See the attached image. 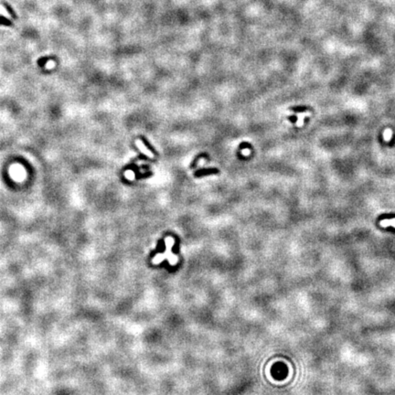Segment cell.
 Masks as SVG:
<instances>
[{"instance_id":"1","label":"cell","mask_w":395,"mask_h":395,"mask_svg":"<svg viewBox=\"0 0 395 395\" xmlns=\"http://www.w3.org/2000/svg\"><path fill=\"white\" fill-rule=\"evenodd\" d=\"M391 135H392L391 130V129H386L385 132H384V134H383L384 140H385V141H390V140H391Z\"/></svg>"},{"instance_id":"2","label":"cell","mask_w":395,"mask_h":395,"mask_svg":"<svg viewBox=\"0 0 395 395\" xmlns=\"http://www.w3.org/2000/svg\"><path fill=\"white\" fill-rule=\"evenodd\" d=\"M381 225H382V226H388V225H393V226H395V219L391 220H383V221H381Z\"/></svg>"},{"instance_id":"3","label":"cell","mask_w":395,"mask_h":395,"mask_svg":"<svg viewBox=\"0 0 395 395\" xmlns=\"http://www.w3.org/2000/svg\"><path fill=\"white\" fill-rule=\"evenodd\" d=\"M215 172L217 173L218 170H214V169H208V170H201V171H199L196 173V175H203V174H208V173H213Z\"/></svg>"},{"instance_id":"4","label":"cell","mask_w":395,"mask_h":395,"mask_svg":"<svg viewBox=\"0 0 395 395\" xmlns=\"http://www.w3.org/2000/svg\"><path fill=\"white\" fill-rule=\"evenodd\" d=\"M4 5H5V7H6V8H7V11H8V12L10 13V14H11V16H12V17H13L14 18H17L16 13L14 12V10H12V8L10 7V6H9V5H7V3H5Z\"/></svg>"},{"instance_id":"5","label":"cell","mask_w":395,"mask_h":395,"mask_svg":"<svg viewBox=\"0 0 395 395\" xmlns=\"http://www.w3.org/2000/svg\"><path fill=\"white\" fill-rule=\"evenodd\" d=\"M0 24H4V25H12V23L7 18H5L4 17H0Z\"/></svg>"},{"instance_id":"6","label":"cell","mask_w":395,"mask_h":395,"mask_svg":"<svg viewBox=\"0 0 395 395\" xmlns=\"http://www.w3.org/2000/svg\"><path fill=\"white\" fill-rule=\"evenodd\" d=\"M307 114H300L299 116V118H298V122H297V125L298 126H302L303 125V120H304V118L306 116Z\"/></svg>"},{"instance_id":"7","label":"cell","mask_w":395,"mask_h":395,"mask_svg":"<svg viewBox=\"0 0 395 395\" xmlns=\"http://www.w3.org/2000/svg\"><path fill=\"white\" fill-rule=\"evenodd\" d=\"M292 110L293 111H295V112H305V111H307V108L306 107H294V108H292Z\"/></svg>"},{"instance_id":"8","label":"cell","mask_w":395,"mask_h":395,"mask_svg":"<svg viewBox=\"0 0 395 395\" xmlns=\"http://www.w3.org/2000/svg\"><path fill=\"white\" fill-rule=\"evenodd\" d=\"M289 120L292 121V122H295V116H289Z\"/></svg>"}]
</instances>
